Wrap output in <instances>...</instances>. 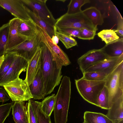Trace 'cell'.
<instances>
[{
	"label": "cell",
	"mask_w": 123,
	"mask_h": 123,
	"mask_svg": "<svg viewBox=\"0 0 123 123\" xmlns=\"http://www.w3.org/2000/svg\"><path fill=\"white\" fill-rule=\"evenodd\" d=\"M41 68L43 81L44 93L46 96L50 94L60 83L62 77L61 69L62 66L56 62L46 44L42 42Z\"/></svg>",
	"instance_id": "6da1fadb"
},
{
	"label": "cell",
	"mask_w": 123,
	"mask_h": 123,
	"mask_svg": "<svg viewBox=\"0 0 123 123\" xmlns=\"http://www.w3.org/2000/svg\"><path fill=\"white\" fill-rule=\"evenodd\" d=\"M71 95L69 77L64 76L55 95L53 110L55 123H66Z\"/></svg>",
	"instance_id": "7a4b0ae2"
},
{
	"label": "cell",
	"mask_w": 123,
	"mask_h": 123,
	"mask_svg": "<svg viewBox=\"0 0 123 123\" xmlns=\"http://www.w3.org/2000/svg\"><path fill=\"white\" fill-rule=\"evenodd\" d=\"M110 106L112 102L123 99V61L119 64L105 80Z\"/></svg>",
	"instance_id": "3957f363"
},
{
	"label": "cell",
	"mask_w": 123,
	"mask_h": 123,
	"mask_svg": "<svg viewBox=\"0 0 123 123\" xmlns=\"http://www.w3.org/2000/svg\"><path fill=\"white\" fill-rule=\"evenodd\" d=\"M75 81L78 92L84 99L90 103L98 106V97L105 86V80L92 81L81 78L75 79Z\"/></svg>",
	"instance_id": "277c9868"
},
{
	"label": "cell",
	"mask_w": 123,
	"mask_h": 123,
	"mask_svg": "<svg viewBox=\"0 0 123 123\" xmlns=\"http://www.w3.org/2000/svg\"><path fill=\"white\" fill-rule=\"evenodd\" d=\"M55 26L56 29L67 28L78 29H86L97 31V27L95 26L91 21L82 12L74 14L66 13L56 20Z\"/></svg>",
	"instance_id": "5b68a950"
},
{
	"label": "cell",
	"mask_w": 123,
	"mask_h": 123,
	"mask_svg": "<svg viewBox=\"0 0 123 123\" xmlns=\"http://www.w3.org/2000/svg\"><path fill=\"white\" fill-rule=\"evenodd\" d=\"M3 86L13 102L24 101L33 98L27 82L19 77Z\"/></svg>",
	"instance_id": "8992f818"
},
{
	"label": "cell",
	"mask_w": 123,
	"mask_h": 123,
	"mask_svg": "<svg viewBox=\"0 0 123 123\" xmlns=\"http://www.w3.org/2000/svg\"><path fill=\"white\" fill-rule=\"evenodd\" d=\"M42 42L40 32L33 38L27 39L16 47L7 50L6 54L13 53L23 57L29 62L32 57Z\"/></svg>",
	"instance_id": "52a82bcc"
},
{
	"label": "cell",
	"mask_w": 123,
	"mask_h": 123,
	"mask_svg": "<svg viewBox=\"0 0 123 123\" xmlns=\"http://www.w3.org/2000/svg\"><path fill=\"white\" fill-rule=\"evenodd\" d=\"M21 0L25 6L35 12L46 23L52 26H55L56 20L46 6L47 0Z\"/></svg>",
	"instance_id": "ba28073f"
},
{
	"label": "cell",
	"mask_w": 123,
	"mask_h": 123,
	"mask_svg": "<svg viewBox=\"0 0 123 123\" xmlns=\"http://www.w3.org/2000/svg\"><path fill=\"white\" fill-rule=\"evenodd\" d=\"M37 25L41 33L42 42L46 45L58 64L62 66L69 65L71 62L67 54L57 45L53 43L51 38L43 29Z\"/></svg>",
	"instance_id": "9c48e42d"
},
{
	"label": "cell",
	"mask_w": 123,
	"mask_h": 123,
	"mask_svg": "<svg viewBox=\"0 0 123 123\" xmlns=\"http://www.w3.org/2000/svg\"><path fill=\"white\" fill-rule=\"evenodd\" d=\"M108 57L101 49L88 51L77 60L80 68L83 74L89 67Z\"/></svg>",
	"instance_id": "30bf717a"
},
{
	"label": "cell",
	"mask_w": 123,
	"mask_h": 123,
	"mask_svg": "<svg viewBox=\"0 0 123 123\" xmlns=\"http://www.w3.org/2000/svg\"><path fill=\"white\" fill-rule=\"evenodd\" d=\"M28 63L24 58L17 55L9 70L0 81V86L19 77L20 74L26 69Z\"/></svg>",
	"instance_id": "8fae6325"
},
{
	"label": "cell",
	"mask_w": 123,
	"mask_h": 123,
	"mask_svg": "<svg viewBox=\"0 0 123 123\" xmlns=\"http://www.w3.org/2000/svg\"><path fill=\"white\" fill-rule=\"evenodd\" d=\"M0 6L22 21L31 19L21 0H0Z\"/></svg>",
	"instance_id": "7c38bea8"
},
{
	"label": "cell",
	"mask_w": 123,
	"mask_h": 123,
	"mask_svg": "<svg viewBox=\"0 0 123 123\" xmlns=\"http://www.w3.org/2000/svg\"><path fill=\"white\" fill-rule=\"evenodd\" d=\"M21 20L15 18L9 22V30L8 39L6 47L7 50L14 48L28 39L20 35L18 33V29Z\"/></svg>",
	"instance_id": "4fadbf2b"
},
{
	"label": "cell",
	"mask_w": 123,
	"mask_h": 123,
	"mask_svg": "<svg viewBox=\"0 0 123 123\" xmlns=\"http://www.w3.org/2000/svg\"><path fill=\"white\" fill-rule=\"evenodd\" d=\"M122 61L123 54L118 57L106 58L89 67L85 72H99L105 73L108 75Z\"/></svg>",
	"instance_id": "5bb4252c"
},
{
	"label": "cell",
	"mask_w": 123,
	"mask_h": 123,
	"mask_svg": "<svg viewBox=\"0 0 123 123\" xmlns=\"http://www.w3.org/2000/svg\"><path fill=\"white\" fill-rule=\"evenodd\" d=\"M41 47L40 46L35 54L28 62L25 80L29 86L41 68Z\"/></svg>",
	"instance_id": "9a60e30c"
},
{
	"label": "cell",
	"mask_w": 123,
	"mask_h": 123,
	"mask_svg": "<svg viewBox=\"0 0 123 123\" xmlns=\"http://www.w3.org/2000/svg\"><path fill=\"white\" fill-rule=\"evenodd\" d=\"M29 87L34 99L39 100L45 98V95L44 92V81L41 68Z\"/></svg>",
	"instance_id": "2e32d148"
},
{
	"label": "cell",
	"mask_w": 123,
	"mask_h": 123,
	"mask_svg": "<svg viewBox=\"0 0 123 123\" xmlns=\"http://www.w3.org/2000/svg\"><path fill=\"white\" fill-rule=\"evenodd\" d=\"M18 31L19 35L29 39L33 38L39 32L36 25L31 19L28 20H21Z\"/></svg>",
	"instance_id": "e0dca14e"
},
{
	"label": "cell",
	"mask_w": 123,
	"mask_h": 123,
	"mask_svg": "<svg viewBox=\"0 0 123 123\" xmlns=\"http://www.w3.org/2000/svg\"><path fill=\"white\" fill-rule=\"evenodd\" d=\"M12 109L13 118L15 123H29L27 108L24 101H14Z\"/></svg>",
	"instance_id": "ac0fdd59"
},
{
	"label": "cell",
	"mask_w": 123,
	"mask_h": 123,
	"mask_svg": "<svg viewBox=\"0 0 123 123\" xmlns=\"http://www.w3.org/2000/svg\"><path fill=\"white\" fill-rule=\"evenodd\" d=\"M25 6L26 11L30 18L37 25L43 29L51 38L56 35L55 32L57 30L55 26H53L47 23L35 12Z\"/></svg>",
	"instance_id": "d6986e66"
},
{
	"label": "cell",
	"mask_w": 123,
	"mask_h": 123,
	"mask_svg": "<svg viewBox=\"0 0 123 123\" xmlns=\"http://www.w3.org/2000/svg\"><path fill=\"white\" fill-rule=\"evenodd\" d=\"M101 49L109 57L119 56L123 54V37L106 44Z\"/></svg>",
	"instance_id": "ffe728a7"
},
{
	"label": "cell",
	"mask_w": 123,
	"mask_h": 123,
	"mask_svg": "<svg viewBox=\"0 0 123 123\" xmlns=\"http://www.w3.org/2000/svg\"><path fill=\"white\" fill-rule=\"evenodd\" d=\"M83 117L86 123H113L106 115L100 113L86 111Z\"/></svg>",
	"instance_id": "44dd1931"
},
{
	"label": "cell",
	"mask_w": 123,
	"mask_h": 123,
	"mask_svg": "<svg viewBox=\"0 0 123 123\" xmlns=\"http://www.w3.org/2000/svg\"><path fill=\"white\" fill-rule=\"evenodd\" d=\"M82 12L95 26L102 25L103 23V18L102 15L99 10L95 7H90L82 11Z\"/></svg>",
	"instance_id": "7402d4cb"
},
{
	"label": "cell",
	"mask_w": 123,
	"mask_h": 123,
	"mask_svg": "<svg viewBox=\"0 0 123 123\" xmlns=\"http://www.w3.org/2000/svg\"><path fill=\"white\" fill-rule=\"evenodd\" d=\"M37 118V123H51L50 117L46 116L41 109V102L30 99Z\"/></svg>",
	"instance_id": "603a6c76"
},
{
	"label": "cell",
	"mask_w": 123,
	"mask_h": 123,
	"mask_svg": "<svg viewBox=\"0 0 123 123\" xmlns=\"http://www.w3.org/2000/svg\"><path fill=\"white\" fill-rule=\"evenodd\" d=\"M9 30V22L0 27V56L6 54V47Z\"/></svg>",
	"instance_id": "cb8c5ba5"
},
{
	"label": "cell",
	"mask_w": 123,
	"mask_h": 123,
	"mask_svg": "<svg viewBox=\"0 0 123 123\" xmlns=\"http://www.w3.org/2000/svg\"><path fill=\"white\" fill-rule=\"evenodd\" d=\"M55 98V94H53L45 98L41 102V109L43 113L47 116L50 117L53 111Z\"/></svg>",
	"instance_id": "d4e9b609"
},
{
	"label": "cell",
	"mask_w": 123,
	"mask_h": 123,
	"mask_svg": "<svg viewBox=\"0 0 123 123\" xmlns=\"http://www.w3.org/2000/svg\"><path fill=\"white\" fill-rule=\"evenodd\" d=\"M16 55L12 53H6L5 55L0 67V81L9 70Z\"/></svg>",
	"instance_id": "484cf974"
},
{
	"label": "cell",
	"mask_w": 123,
	"mask_h": 123,
	"mask_svg": "<svg viewBox=\"0 0 123 123\" xmlns=\"http://www.w3.org/2000/svg\"><path fill=\"white\" fill-rule=\"evenodd\" d=\"M90 2L89 0H71L68 6L66 13L68 14H74L80 12L82 11L81 7L85 4Z\"/></svg>",
	"instance_id": "4316f807"
},
{
	"label": "cell",
	"mask_w": 123,
	"mask_h": 123,
	"mask_svg": "<svg viewBox=\"0 0 123 123\" xmlns=\"http://www.w3.org/2000/svg\"><path fill=\"white\" fill-rule=\"evenodd\" d=\"M98 37L104 41L106 44L116 40L119 38L114 30H103L97 34Z\"/></svg>",
	"instance_id": "83f0119b"
},
{
	"label": "cell",
	"mask_w": 123,
	"mask_h": 123,
	"mask_svg": "<svg viewBox=\"0 0 123 123\" xmlns=\"http://www.w3.org/2000/svg\"><path fill=\"white\" fill-rule=\"evenodd\" d=\"M98 107L108 110L110 108L109 98L108 90L105 86L98 97Z\"/></svg>",
	"instance_id": "f1b7e54d"
},
{
	"label": "cell",
	"mask_w": 123,
	"mask_h": 123,
	"mask_svg": "<svg viewBox=\"0 0 123 123\" xmlns=\"http://www.w3.org/2000/svg\"><path fill=\"white\" fill-rule=\"evenodd\" d=\"M55 34L66 49H68L77 45V41L71 37L59 32L57 31H55Z\"/></svg>",
	"instance_id": "f546056e"
},
{
	"label": "cell",
	"mask_w": 123,
	"mask_h": 123,
	"mask_svg": "<svg viewBox=\"0 0 123 123\" xmlns=\"http://www.w3.org/2000/svg\"><path fill=\"white\" fill-rule=\"evenodd\" d=\"M82 77L88 80L100 81L105 80L107 75L106 74L97 72H86L83 74Z\"/></svg>",
	"instance_id": "4dcf8cb0"
},
{
	"label": "cell",
	"mask_w": 123,
	"mask_h": 123,
	"mask_svg": "<svg viewBox=\"0 0 123 123\" xmlns=\"http://www.w3.org/2000/svg\"><path fill=\"white\" fill-rule=\"evenodd\" d=\"M14 102L0 105V123H4L9 115Z\"/></svg>",
	"instance_id": "1f68e13d"
},
{
	"label": "cell",
	"mask_w": 123,
	"mask_h": 123,
	"mask_svg": "<svg viewBox=\"0 0 123 123\" xmlns=\"http://www.w3.org/2000/svg\"><path fill=\"white\" fill-rule=\"evenodd\" d=\"M96 31L86 29H80L79 36L78 38L83 40L93 39L96 34Z\"/></svg>",
	"instance_id": "d6a6232c"
},
{
	"label": "cell",
	"mask_w": 123,
	"mask_h": 123,
	"mask_svg": "<svg viewBox=\"0 0 123 123\" xmlns=\"http://www.w3.org/2000/svg\"><path fill=\"white\" fill-rule=\"evenodd\" d=\"M59 32L71 37L73 36L78 38L79 36L80 29L73 28H67L57 29Z\"/></svg>",
	"instance_id": "836d02e7"
},
{
	"label": "cell",
	"mask_w": 123,
	"mask_h": 123,
	"mask_svg": "<svg viewBox=\"0 0 123 123\" xmlns=\"http://www.w3.org/2000/svg\"><path fill=\"white\" fill-rule=\"evenodd\" d=\"M30 99L28 100V102L27 103L26 105L27 108L29 123H37V118Z\"/></svg>",
	"instance_id": "e575fe53"
},
{
	"label": "cell",
	"mask_w": 123,
	"mask_h": 123,
	"mask_svg": "<svg viewBox=\"0 0 123 123\" xmlns=\"http://www.w3.org/2000/svg\"><path fill=\"white\" fill-rule=\"evenodd\" d=\"M115 32L120 36H123V20L120 18L118 19L117 29L114 30Z\"/></svg>",
	"instance_id": "d590c367"
},
{
	"label": "cell",
	"mask_w": 123,
	"mask_h": 123,
	"mask_svg": "<svg viewBox=\"0 0 123 123\" xmlns=\"http://www.w3.org/2000/svg\"><path fill=\"white\" fill-rule=\"evenodd\" d=\"M10 98L3 88L0 87V102L4 103L9 100Z\"/></svg>",
	"instance_id": "8d00e7d4"
},
{
	"label": "cell",
	"mask_w": 123,
	"mask_h": 123,
	"mask_svg": "<svg viewBox=\"0 0 123 123\" xmlns=\"http://www.w3.org/2000/svg\"><path fill=\"white\" fill-rule=\"evenodd\" d=\"M51 38V40L53 43L56 45H57L58 43L59 39L56 36H53Z\"/></svg>",
	"instance_id": "74e56055"
},
{
	"label": "cell",
	"mask_w": 123,
	"mask_h": 123,
	"mask_svg": "<svg viewBox=\"0 0 123 123\" xmlns=\"http://www.w3.org/2000/svg\"><path fill=\"white\" fill-rule=\"evenodd\" d=\"M114 8H115V10H116V12H117V13L120 16V18H121L122 19H123V18L122 17L121 15L120 14V12L118 11L117 8L114 5Z\"/></svg>",
	"instance_id": "f35d334b"
},
{
	"label": "cell",
	"mask_w": 123,
	"mask_h": 123,
	"mask_svg": "<svg viewBox=\"0 0 123 123\" xmlns=\"http://www.w3.org/2000/svg\"><path fill=\"white\" fill-rule=\"evenodd\" d=\"M4 55H4L0 56V67L2 62L4 60Z\"/></svg>",
	"instance_id": "ab89813d"
},
{
	"label": "cell",
	"mask_w": 123,
	"mask_h": 123,
	"mask_svg": "<svg viewBox=\"0 0 123 123\" xmlns=\"http://www.w3.org/2000/svg\"><path fill=\"white\" fill-rule=\"evenodd\" d=\"M113 123H123V120H122L119 121L117 122Z\"/></svg>",
	"instance_id": "60d3db41"
},
{
	"label": "cell",
	"mask_w": 123,
	"mask_h": 123,
	"mask_svg": "<svg viewBox=\"0 0 123 123\" xmlns=\"http://www.w3.org/2000/svg\"><path fill=\"white\" fill-rule=\"evenodd\" d=\"M83 123H86V122H85L84 121Z\"/></svg>",
	"instance_id": "b9f144b4"
}]
</instances>
